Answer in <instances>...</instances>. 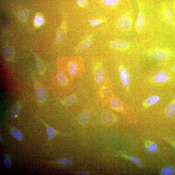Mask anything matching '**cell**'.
<instances>
[{"label":"cell","instance_id":"cell-6","mask_svg":"<svg viewBox=\"0 0 175 175\" xmlns=\"http://www.w3.org/2000/svg\"><path fill=\"white\" fill-rule=\"evenodd\" d=\"M110 104L111 108L116 111L125 113V110L122 102L115 96H112L109 99Z\"/></svg>","mask_w":175,"mask_h":175},{"label":"cell","instance_id":"cell-37","mask_svg":"<svg viewBox=\"0 0 175 175\" xmlns=\"http://www.w3.org/2000/svg\"><path fill=\"white\" fill-rule=\"evenodd\" d=\"M1 137V138H1V142L2 141V138L1 136V137Z\"/></svg>","mask_w":175,"mask_h":175},{"label":"cell","instance_id":"cell-11","mask_svg":"<svg viewBox=\"0 0 175 175\" xmlns=\"http://www.w3.org/2000/svg\"><path fill=\"white\" fill-rule=\"evenodd\" d=\"M145 23V18L144 14L141 12H139L135 23V28L136 31L139 32L141 31Z\"/></svg>","mask_w":175,"mask_h":175},{"label":"cell","instance_id":"cell-36","mask_svg":"<svg viewBox=\"0 0 175 175\" xmlns=\"http://www.w3.org/2000/svg\"><path fill=\"white\" fill-rule=\"evenodd\" d=\"M77 174L78 175H87V173L85 171H82V172H81L79 173H78Z\"/></svg>","mask_w":175,"mask_h":175},{"label":"cell","instance_id":"cell-9","mask_svg":"<svg viewBox=\"0 0 175 175\" xmlns=\"http://www.w3.org/2000/svg\"><path fill=\"white\" fill-rule=\"evenodd\" d=\"M101 117L103 122L106 124H111L115 121V117L109 111L103 110L101 113Z\"/></svg>","mask_w":175,"mask_h":175},{"label":"cell","instance_id":"cell-5","mask_svg":"<svg viewBox=\"0 0 175 175\" xmlns=\"http://www.w3.org/2000/svg\"><path fill=\"white\" fill-rule=\"evenodd\" d=\"M172 54V51L166 50H153L149 53L150 58L156 61H163L169 59Z\"/></svg>","mask_w":175,"mask_h":175},{"label":"cell","instance_id":"cell-19","mask_svg":"<svg viewBox=\"0 0 175 175\" xmlns=\"http://www.w3.org/2000/svg\"><path fill=\"white\" fill-rule=\"evenodd\" d=\"M89 120V115L86 111L82 112L79 117V121L80 123L83 124H86Z\"/></svg>","mask_w":175,"mask_h":175},{"label":"cell","instance_id":"cell-20","mask_svg":"<svg viewBox=\"0 0 175 175\" xmlns=\"http://www.w3.org/2000/svg\"><path fill=\"white\" fill-rule=\"evenodd\" d=\"M91 43L92 41L90 39L86 40L78 46L77 49L78 51L81 52L85 51L90 46Z\"/></svg>","mask_w":175,"mask_h":175},{"label":"cell","instance_id":"cell-14","mask_svg":"<svg viewBox=\"0 0 175 175\" xmlns=\"http://www.w3.org/2000/svg\"><path fill=\"white\" fill-rule=\"evenodd\" d=\"M166 116L168 117H172L175 113V95L165 111Z\"/></svg>","mask_w":175,"mask_h":175},{"label":"cell","instance_id":"cell-18","mask_svg":"<svg viewBox=\"0 0 175 175\" xmlns=\"http://www.w3.org/2000/svg\"><path fill=\"white\" fill-rule=\"evenodd\" d=\"M17 14L19 19L23 21L26 20L28 16L27 10L24 8H21L18 10Z\"/></svg>","mask_w":175,"mask_h":175},{"label":"cell","instance_id":"cell-33","mask_svg":"<svg viewBox=\"0 0 175 175\" xmlns=\"http://www.w3.org/2000/svg\"><path fill=\"white\" fill-rule=\"evenodd\" d=\"M76 1L81 7H85L87 5V0H76Z\"/></svg>","mask_w":175,"mask_h":175},{"label":"cell","instance_id":"cell-27","mask_svg":"<svg viewBox=\"0 0 175 175\" xmlns=\"http://www.w3.org/2000/svg\"><path fill=\"white\" fill-rule=\"evenodd\" d=\"M174 172V169L172 167H166L164 168L161 171V174L163 175H171Z\"/></svg>","mask_w":175,"mask_h":175},{"label":"cell","instance_id":"cell-2","mask_svg":"<svg viewBox=\"0 0 175 175\" xmlns=\"http://www.w3.org/2000/svg\"><path fill=\"white\" fill-rule=\"evenodd\" d=\"M73 78L66 71L59 69L53 81V92L58 96L70 93L74 89Z\"/></svg>","mask_w":175,"mask_h":175},{"label":"cell","instance_id":"cell-4","mask_svg":"<svg viewBox=\"0 0 175 175\" xmlns=\"http://www.w3.org/2000/svg\"><path fill=\"white\" fill-rule=\"evenodd\" d=\"M148 93L146 94V98L142 103V107L144 109H147L156 104L162 99L163 94L161 91L153 93L149 91H146Z\"/></svg>","mask_w":175,"mask_h":175},{"label":"cell","instance_id":"cell-3","mask_svg":"<svg viewBox=\"0 0 175 175\" xmlns=\"http://www.w3.org/2000/svg\"><path fill=\"white\" fill-rule=\"evenodd\" d=\"M59 67V69L66 71L73 78L81 76L84 72L85 69L82 64L81 65L74 60H71L66 65Z\"/></svg>","mask_w":175,"mask_h":175},{"label":"cell","instance_id":"cell-29","mask_svg":"<svg viewBox=\"0 0 175 175\" xmlns=\"http://www.w3.org/2000/svg\"><path fill=\"white\" fill-rule=\"evenodd\" d=\"M64 36V30L62 28H59L57 32L56 41L58 42L61 41L63 40Z\"/></svg>","mask_w":175,"mask_h":175},{"label":"cell","instance_id":"cell-15","mask_svg":"<svg viewBox=\"0 0 175 175\" xmlns=\"http://www.w3.org/2000/svg\"><path fill=\"white\" fill-rule=\"evenodd\" d=\"M119 155L120 156L122 157H123L127 158L128 159L130 160V161L133 162L135 165L138 166H141L142 165V163L141 160L138 158L133 156H128L122 153H120Z\"/></svg>","mask_w":175,"mask_h":175},{"label":"cell","instance_id":"cell-12","mask_svg":"<svg viewBox=\"0 0 175 175\" xmlns=\"http://www.w3.org/2000/svg\"><path fill=\"white\" fill-rule=\"evenodd\" d=\"M104 77V71L103 67L101 66L98 67L96 69L95 73V80L98 83H101Z\"/></svg>","mask_w":175,"mask_h":175},{"label":"cell","instance_id":"cell-23","mask_svg":"<svg viewBox=\"0 0 175 175\" xmlns=\"http://www.w3.org/2000/svg\"><path fill=\"white\" fill-rule=\"evenodd\" d=\"M20 110V107L17 106H14L10 110L9 115L12 117H16L19 115Z\"/></svg>","mask_w":175,"mask_h":175},{"label":"cell","instance_id":"cell-16","mask_svg":"<svg viewBox=\"0 0 175 175\" xmlns=\"http://www.w3.org/2000/svg\"><path fill=\"white\" fill-rule=\"evenodd\" d=\"M42 122L46 127V132H47L49 140H51V139L54 137L56 133H59L58 132L56 133V131L55 130L51 127L48 125L47 124H46L43 121H42Z\"/></svg>","mask_w":175,"mask_h":175},{"label":"cell","instance_id":"cell-17","mask_svg":"<svg viewBox=\"0 0 175 175\" xmlns=\"http://www.w3.org/2000/svg\"><path fill=\"white\" fill-rule=\"evenodd\" d=\"M3 53L4 58L9 60L11 59L12 56L13 50L10 46H6L3 49Z\"/></svg>","mask_w":175,"mask_h":175},{"label":"cell","instance_id":"cell-7","mask_svg":"<svg viewBox=\"0 0 175 175\" xmlns=\"http://www.w3.org/2000/svg\"><path fill=\"white\" fill-rule=\"evenodd\" d=\"M35 94L37 99L39 102H43L45 101L46 94L45 90L43 87L39 83L35 81Z\"/></svg>","mask_w":175,"mask_h":175},{"label":"cell","instance_id":"cell-38","mask_svg":"<svg viewBox=\"0 0 175 175\" xmlns=\"http://www.w3.org/2000/svg\"><path fill=\"white\" fill-rule=\"evenodd\" d=\"M174 10L175 12V5L174 6Z\"/></svg>","mask_w":175,"mask_h":175},{"label":"cell","instance_id":"cell-22","mask_svg":"<svg viewBox=\"0 0 175 175\" xmlns=\"http://www.w3.org/2000/svg\"><path fill=\"white\" fill-rule=\"evenodd\" d=\"M75 100V96L72 95L66 96L63 99L62 101L66 104L70 105L74 103Z\"/></svg>","mask_w":175,"mask_h":175},{"label":"cell","instance_id":"cell-24","mask_svg":"<svg viewBox=\"0 0 175 175\" xmlns=\"http://www.w3.org/2000/svg\"><path fill=\"white\" fill-rule=\"evenodd\" d=\"M157 145L154 142H151L146 146L147 151L149 152H155L157 149Z\"/></svg>","mask_w":175,"mask_h":175},{"label":"cell","instance_id":"cell-25","mask_svg":"<svg viewBox=\"0 0 175 175\" xmlns=\"http://www.w3.org/2000/svg\"><path fill=\"white\" fill-rule=\"evenodd\" d=\"M34 22L35 26L40 27L43 24L44 20L42 16L39 14H37L34 18Z\"/></svg>","mask_w":175,"mask_h":175},{"label":"cell","instance_id":"cell-34","mask_svg":"<svg viewBox=\"0 0 175 175\" xmlns=\"http://www.w3.org/2000/svg\"><path fill=\"white\" fill-rule=\"evenodd\" d=\"M170 70L175 76V62L172 64Z\"/></svg>","mask_w":175,"mask_h":175},{"label":"cell","instance_id":"cell-8","mask_svg":"<svg viewBox=\"0 0 175 175\" xmlns=\"http://www.w3.org/2000/svg\"><path fill=\"white\" fill-rule=\"evenodd\" d=\"M132 24V21L130 18L123 16L119 18L117 22V26L119 29L122 31H126L129 29Z\"/></svg>","mask_w":175,"mask_h":175},{"label":"cell","instance_id":"cell-32","mask_svg":"<svg viewBox=\"0 0 175 175\" xmlns=\"http://www.w3.org/2000/svg\"><path fill=\"white\" fill-rule=\"evenodd\" d=\"M105 4L109 6L116 5L118 2V0H102Z\"/></svg>","mask_w":175,"mask_h":175},{"label":"cell","instance_id":"cell-10","mask_svg":"<svg viewBox=\"0 0 175 175\" xmlns=\"http://www.w3.org/2000/svg\"><path fill=\"white\" fill-rule=\"evenodd\" d=\"M111 45L114 48L121 50L126 49L129 46V43L127 42L119 40L112 41Z\"/></svg>","mask_w":175,"mask_h":175},{"label":"cell","instance_id":"cell-13","mask_svg":"<svg viewBox=\"0 0 175 175\" xmlns=\"http://www.w3.org/2000/svg\"><path fill=\"white\" fill-rule=\"evenodd\" d=\"M166 22L169 26L173 27L174 26V22L173 17L170 10L167 8H165L164 10Z\"/></svg>","mask_w":175,"mask_h":175},{"label":"cell","instance_id":"cell-31","mask_svg":"<svg viewBox=\"0 0 175 175\" xmlns=\"http://www.w3.org/2000/svg\"><path fill=\"white\" fill-rule=\"evenodd\" d=\"M89 22L91 26L93 27H95L102 23V21L101 20L93 18L89 21Z\"/></svg>","mask_w":175,"mask_h":175},{"label":"cell","instance_id":"cell-21","mask_svg":"<svg viewBox=\"0 0 175 175\" xmlns=\"http://www.w3.org/2000/svg\"><path fill=\"white\" fill-rule=\"evenodd\" d=\"M37 68L39 74L42 75L44 74L45 71L44 64L41 61L38 59L37 60Z\"/></svg>","mask_w":175,"mask_h":175},{"label":"cell","instance_id":"cell-1","mask_svg":"<svg viewBox=\"0 0 175 175\" xmlns=\"http://www.w3.org/2000/svg\"><path fill=\"white\" fill-rule=\"evenodd\" d=\"M175 76L170 69H152L143 73L140 81V89L144 90H161V88L172 85Z\"/></svg>","mask_w":175,"mask_h":175},{"label":"cell","instance_id":"cell-30","mask_svg":"<svg viewBox=\"0 0 175 175\" xmlns=\"http://www.w3.org/2000/svg\"><path fill=\"white\" fill-rule=\"evenodd\" d=\"M3 159L5 167L7 168H10V164L8 156L6 154L4 155L3 156Z\"/></svg>","mask_w":175,"mask_h":175},{"label":"cell","instance_id":"cell-35","mask_svg":"<svg viewBox=\"0 0 175 175\" xmlns=\"http://www.w3.org/2000/svg\"><path fill=\"white\" fill-rule=\"evenodd\" d=\"M165 140L166 141H167L168 142H169L170 144L172 145V146H173V147L175 149V142L170 141L169 140H167L166 139H165Z\"/></svg>","mask_w":175,"mask_h":175},{"label":"cell","instance_id":"cell-28","mask_svg":"<svg viewBox=\"0 0 175 175\" xmlns=\"http://www.w3.org/2000/svg\"><path fill=\"white\" fill-rule=\"evenodd\" d=\"M11 133L13 136L17 140L21 141L22 140L23 136L20 131L16 128H13L11 130Z\"/></svg>","mask_w":175,"mask_h":175},{"label":"cell","instance_id":"cell-26","mask_svg":"<svg viewBox=\"0 0 175 175\" xmlns=\"http://www.w3.org/2000/svg\"><path fill=\"white\" fill-rule=\"evenodd\" d=\"M58 162L60 165L65 166H69L72 163V160L69 158H60L58 160Z\"/></svg>","mask_w":175,"mask_h":175}]
</instances>
